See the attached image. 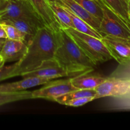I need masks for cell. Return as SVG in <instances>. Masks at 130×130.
Returning a JSON list of instances; mask_svg holds the SVG:
<instances>
[{
  "label": "cell",
  "instance_id": "cell-6",
  "mask_svg": "<svg viewBox=\"0 0 130 130\" xmlns=\"http://www.w3.org/2000/svg\"><path fill=\"white\" fill-rule=\"evenodd\" d=\"M76 89L71 83V78L50 81L41 88L32 91V99H44L54 101L57 97Z\"/></svg>",
  "mask_w": 130,
  "mask_h": 130
},
{
  "label": "cell",
  "instance_id": "cell-8",
  "mask_svg": "<svg viewBox=\"0 0 130 130\" xmlns=\"http://www.w3.org/2000/svg\"><path fill=\"white\" fill-rule=\"evenodd\" d=\"M130 80L107 77L106 79L95 88L96 99L102 97L122 96L129 90Z\"/></svg>",
  "mask_w": 130,
  "mask_h": 130
},
{
  "label": "cell",
  "instance_id": "cell-11",
  "mask_svg": "<svg viewBox=\"0 0 130 130\" xmlns=\"http://www.w3.org/2000/svg\"><path fill=\"white\" fill-rule=\"evenodd\" d=\"M52 79L42 77H23L15 82L0 85V93H13L23 91L41 85H45Z\"/></svg>",
  "mask_w": 130,
  "mask_h": 130
},
{
  "label": "cell",
  "instance_id": "cell-1",
  "mask_svg": "<svg viewBox=\"0 0 130 130\" xmlns=\"http://www.w3.org/2000/svg\"><path fill=\"white\" fill-rule=\"evenodd\" d=\"M55 29L44 26L37 30L27 43V50L22 60L17 62L13 77L33 71L44 61L54 58L57 48Z\"/></svg>",
  "mask_w": 130,
  "mask_h": 130
},
{
  "label": "cell",
  "instance_id": "cell-15",
  "mask_svg": "<svg viewBox=\"0 0 130 130\" xmlns=\"http://www.w3.org/2000/svg\"><path fill=\"white\" fill-rule=\"evenodd\" d=\"M48 3L55 17L56 20L60 25L61 28L62 29L73 28L74 29L72 20L64 7L60 5L58 2L48 1Z\"/></svg>",
  "mask_w": 130,
  "mask_h": 130
},
{
  "label": "cell",
  "instance_id": "cell-4",
  "mask_svg": "<svg viewBox=\"0 0 130 130\" xmlns=\"http://www.w3.org/2000/svg\"><path fill=\"white\" fill-rule=\"evenodd\" d=\"M102 10L99 32L102 36L110 35L130 40V24L118 16L101 0H95Z\"/></svg>",
  "mask_w": 130,
  "mask_h": 130
},
{
  "label": "cell",
  "instance_id": "cell-31",
  "mask_svg": "<svg viewBox=\"0 0 130 130\" xmlns=\"http://www.w3.org/2000/svg\"><path fill=\"white\" fill-rule=\"evenodd\" d=\"M48 1H50V2H58L59 3V0H47Z\"/></svg>",
  "mask_w": 130,
  "mask_h": 130
},
{
  "label": "cell",
  "instance_id": "cell-23",
  "mask_svg": "<svg viewBox=\"0 0 130 130\" xmlns=\"http://www.w3.org/2000/svg\"><path fill=\"white\" fill-rule=\"evenodd\" d=\"M2 24V23H1ZM5 31H6V35H7V38L13 40H18L24 41V43L27 44L28 41L30 40L31 38L27 34L23 32L20 31L18 30L15 27L12 26L11 25L6 24H2Z\"/></svg>",
  "mask_w": 130,
  "mask_h": 130
},
{
  "label": "cell",
  "instance_id": "cell-9",
  "mask_svg": "<svg viewBox=\"0 0 130 130\" xmlns=\"http://www.w3.org/2000/svg\"><path fill=\"white\" fill-rule=\"evenodd\" d=\"M22 77H42L54 79L63 77H69L68 72L55 58L44 61L36 69L21 75Z\"/></svg>",
  "mask_w": 130,
  "mask_h": 130
},
{
  "label": "cell",
  "instance_id": "cell-28",
  "mask_svg": "<svg viewBox=\"0 0 130 130\" xmlns=\"http://www.w3.org/2000/svg\"><path fill=\"white\" fill-rule=\"evenodd\" d=\"M8 3V0H0V12L5 8Z\"/></svg>",
  "mask_w": 130,
  "mask_h": 130
},
{
  "label": "cell",
  "instance_id": "cell-22",
  "mask_svg": "<svg viewBox=\"0 0 130 130\" xmlns=\"http://www.w3.org/2000/svg\"><path fill=\"white\" fill-rule=\"evenodd\" d=\"M90 13L102 20L103 13L101 7L95 0H74Z\"/></svg>",
  "mask_w": 130,
  "mask_h": 130
},
{
  "label": "cell",
  "instance_id": "cell-25",
  "mask_svg": "<svg viewBox=\"0 0 130 130\" xmlns=\"http://www.w3.org/2000/svg\"><path fill=\"white\" fill-rule=\"evenodd\" d=\"M17 66V62L14 64L3 66L0 67V81L13 77V71Z\"/></svg>",
  "mask_w": 130,
  "mask_h": 130
},
{
  "label": "cell",
  "instance_id": "cell-18",
  "mask_svg": "<svg viewBox=\"0 0 130 130\" xmlns=\"http://www.w3.org/2000/svg\"><path fill=\"white\" fill-rule=\"evenodd\" d=\"M105 5L126 22L130 23L128 15L129 0H101Z\"/></svg>",
  "mask_w": 130,
  "mask_h": 130
},
{
  "label": "cell",
  "instance_id": "cell-3",
  "mask_svg": "<svg viewBox=\"0 0 130 130\" xmlns=\"http://www.w3.org/2000/svg\"><path fill=\"white\" fill-rule=\"evenodd\" d=\"M63 29L96 65L113 59L111 54L101 39L84 34L73 28Z\"/></svg>",
  "mask_w": 130,
  "mask_h": 130
},
{
  "label": "cell",
  "instance_id": "cell-20",
  "mask_svg": "<svg viewBox=\"0 0 130 130\" xmlns=\"http://www.w3.org/2000/svg\"><path fill=\"white\" fill-rule=\"evenodd\" d=\"M96 93L95 89H76V90L70 91L62 96L57 97L54 101L63 105V103L68 100L79 99V98L94 96L96 100Z\"/></svg>",
  "mask_w": 130,
  "mask_h": 130
},
{
  "label": "cell",
  "instance_id": "cell-13",
  "mask_svg": "<svg viewBox=\"0 0 130 130\" xmlns=\"http://www.w3.org/2000/svg\"><path fill=\"white\" fill-rule=\"evenodd\" d=\"M58 3L63 7L68 9L69 11L77 15L81 19L85 20L90 26L99 32L101 20L93 16L80 6L74 0H59Z\"/></svg>",
  "mask_w": 130,
  "mask_h": 130
},
{
  "label": "cell",
  "instance_id": "cell-34",
  "mask_svg": "<svg viewBox=\"0 0 130 130\" xmlns=\"http://www.w3.org/2000/svg\"><path fill=\"white\" fill-rule=\"evenodd\" d=\"M129 24H130V23H129Z\"/></svg>",
  "mask_w": 130,
  "mask_h": 130
},
{
  "label": "cell",
  "instance_id": "cell-30",
  "mask_svg": "<svg viewBox=\"0 0 130 130\" xmlns=\"http://www.w3.org/2000/svg\"><path fill=\"white\" fill-rule=\"evenodd\" d=\"M128 15H129V18L130 20V0L129 1V3H128Z\"/></svg>",
  "mask_w": 130,
  "mask_h": 130
},
{
  "label": "cell",
  "instance_id": "cell-10",
  "mask_svg": "<svg viewBox=\"0 0 130 130\" xmlns=\"http://www.w3.org/2000/svg\"><path fill=\"white\" fill-rule=\"evenodd\" d=\"M27 50V44L24 41L6 38L0 55L5 63L18 62L23 58Z\"/></svg>",
  "mask_w": 130,
  "mask_h": 130
},
{
  "label": "cell",
  "instance_id": "cell-14",
  "mask_svg": "<svg viewBox=\"0 0 130 130\" xmlns=\"http://www.w3.org/2000/svg\"><path fill=\"white\" fill-rule=\"evenodd\" d=\"M90 73L88 72L71 77V83L77 89H95L107 79L100 75Z\"/></svg>",
  "mask_w": 130,
  "mask_h": 130
},
{
  "label": "cell",
  "instance_id": "cell-16",
  "mask_svg": "<svg viewBox=\"0 0 130 130\" xmlns=\"http://www.w3.org/2000/svg\"><path fill=\"white\" fill-rule=\"evenodd\" d=\"M64 8L67 10L69 15L70 17H71V20H72L74 29H76L77 31L84 33V34H88V35L95 37V38H99V39H102V38L103 36L101 35V34H100L99 32H98L97 30H95V29H93L92 27L90 26V25H89L86 22H85V20H83V19H81V18L77 17V15H74L73 13H72L71 11H69L68 9H67L65 7Z\"/></svg>",
  "mask_w": 130,
  "mask_h": 130
},
{
  "label": "cell",
  "instance_id": "cell-7",
  "mask_svg": "<svg viewBox=\"0 0 130 130\" xmlns=\"http://www.w3.org/2000/svg\"><path fill=\"white\" fill-rule=\"evenodd\" d=\"M111 54L113 59L119 63L130 60V40L110 35H105L102 38Z\"/></svg>",
  "mask_w": 130,
  "mask_h": 130
},
{
  "label": "cell",
  "instance_id": "cell-2",
  "mask_svg": "<svg viewBox=\"0 0 130 130\" xmlns=\"http://www.w3.org/2000/svg\"><path fill=\"white\" fill-rule=\"evenodd\" d=\"M57 48L54 58L68 72L69 77L91 72L96 66L62 28L55 30Z\"/></svg>",
  "mask_w": 130,
  "mask_h": 130
},
{
  "label": "cell",
  "instance_id": "cell-5",
  "mask_svg": "<svg viewBox=\"0 0 130 130\" xmlns=\"http://www.w3.org/2000/svg\"><path fill=\"white\" fill-rule=\"evenodd\" d=\"M10 18L27 20L38 29L46 26L27 0H8L6 6L0 12V20Z\"/></svg>",
  "mask_w": 130,
  "mask_h": 130
},
{
  "label": "cell",
  "instance_id": "cell-27",
  "mask_svg": "<svg viewBox=\"0 0 130 130\" xmlns=\"http://www.w3.org/2000/svg\"><path fill=\"white\" fill-rule=\"evenodd\" d=\"M6 38H7V35H6V31L2 24L0 23V39H6Z\"/></svg>",
  "mask_w": 130,
  "mask_h": 130
},
{
  "label": "cell",
  "instance_id": "cell-33",
  "mask_svg": "<svg viewBox=\"0 0 130 130\" xmlns=\"http://www.w3.org/2000/svg\"><path fill=\"white\" fill-rule=\"evenodd\" d=\"M5 62H1V63H0V67H2L3 66V65H5Z\"/></svg>",
  "mask_w": 130,
  "mask_h": 130
},
{
  "label": "cell",
  "instance_id": "cell-21",
  "mask_svg": "<svg viewBox=\"0 0 130 130\" xmlns=\"http://www.w3.org/2000/svg\"><path fill=\"white\" fill-rule=\"evenodd\" d=\"M32 99V91H23L13 93H0V106L24 100H29Z\"/></svg>",
  "mask_w": 130,
  "mask_h": 130
},
{
  "label": "cell",
  "instance_id": "cell-12",
  "mask_svg": "<svg viewBox=\"0 0 130 130\" xmlns=\"http://www.w3.org/2000/svg\"><path fill=\"white\" fill-rule=\"evenodd\" d=\"M46 26L57 30L61 28L47 0H27Z\"/></svg>",
  "mask_w": 130,
  "mask_h": 130
},
{
  "label": "cell",
  "instance_id": "cell-35",
  "mask_svg": "<svg viewBox=\"0 0 130 130\" xmlns=\"http://www.w3.org/2000/svg\"></svg>",
  "mask_w": 130,
  "mask_h": 130
},
{
  "label": "cell",
  "instance_id": "cell-24",
  "mask_svg": "<svg viewBox=\"0 0 130 130\" xmlns=\"http://www.w3.org/2000/svg\"><path fill=\"white\" fill-rule=\"evenodd\" d=\"M110 77L130 80V60L119 63L116 69L109 76Z\"/></svg>",
  "mask_w": 130,
  "mask_h": 130
},
{
  "label": "cell",
  "instance_id": "cell-17",
  "mask_svg": "<svg viewBox=\"0 0 130 130\" xmlns=\"http://www.w3.org/2000/svg\"><path fill=\"white\" fill-rule=\"evenodd\" d=\"M105 109L109 110L130 111V87L129 91L124 95L110 97Z\"/></svg>",
  "mask_w": 130,
  "mask_h": 130
},
{
  "label": "cell",
  "instance_id": "cell-29",
  "mask_svg": "<svg viewBox=\"0 0 130 130\" xmlns=\"http://www.w3.org/2000/svg\"><path fill=\"white\" fill-rule=\"evenodd\" d=\"M6 39H0V53L1 52V50H2L3 46L4 43H5V41Z\"/></svg>",
  "mask_w": 130,
  "mask_h": 130
},
{
  "label": "cell",
  "instance_id": "cell-26",
  "mask_svg": "<svg viewBox=\"0 0 130 130\" xmlns=\"http://www.w3.org/2000/svg\"><path fill=\"white\" fill-rule=\"evenodd\" d=\"M95 100V98L94 96H88V97H83L79 98V99H72V100H68L63 103V105H67V106L71 107H80L85 105L86 104L90 102Z\"/></svg>",
  "mask_w": 130,
  "mask_h": 130
},
{
  "label": "cell",
  "instance_id": "cell-32",
  "mask_svg": "<svg viewBox=\"0 0 130 130\" xmlns=\"http://www.w3.org/2000/svg\"><path fill=\"white\" fill-rule=\"evenodd\" d=\"M4 62L3 59L2 57H1V56L0 55V63H1V62Z\"/></svg>",
  "mask_w": 130,
  "mask_h": 130
},
{
  "label": "cell",
  "instance_id": "cell-19",
  "mask_svg": "<svg viewBox=\"0 0 130 130\" xmlns=\"http://www.w3.org/2000/svg\"><path fill=\"white\" fill-rule=\"evenodd\" d=\"M0 23L12 25L20 31L27 34L30 38H32L38 30L32 23L23 19L10 18L0 20Z\"/></svg>",
  "mask_w": 130,
  "mask_h": 130
}]
</instances>
